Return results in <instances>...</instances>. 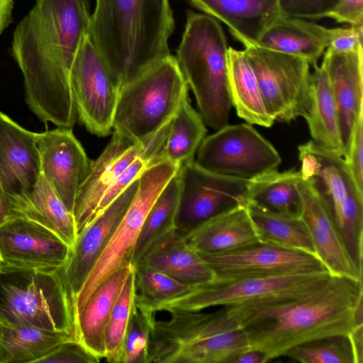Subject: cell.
I'll return each mask as SVG.
<instances>
[{"label": "cell", "instance_id": "obj_1", "mask_svg": "<svg viewBox=\"0 0 363 363\" xmlns=\"http://www.w3.org/2000/svg\"><path fill=\"white\" fill-rule=\"evenodd\" d=\"M91 16L89 0H35L13 32L11 54L27 104L45 123L72 128L75 123L70 71Z\"/></svg>", "mask_w": 363, "mask_h": 363}, {"label": "cell", "instance_id": "obj_2", "mask_svg": "<svg viewBox=\"0 0 363 363\" xmlns=\"http://www.w3.org/2000/svg\"><path fill=\"white\" fill-rule=\"evenodd\" d=\"M362 279L334 276L306 294L227 306L250 348L268 361L315 339L349 335L363 324Z\"/></svg>", "mask_w": 363, "mask_h": 363}, {"label": "cell", "instance_id": "obj_3", "mask_svg": "<svg viewBox=\"0 0 363 363\" xmlns=\"http://www.w3.org/2000/svg\"><path fill=\"white\" fill-rule=\"evenodd\" d=\"M88 36L121 88L171 55L169 0H95Z\"/></svg>", "mask_w": 363, "mask_h": 363}, {"label": "cell", "instance_id": "obj_4", "mask_svg": "<svg viewBox=\"0 0 363 363\" xmlns=\"http://www.w3.org/2000/svg\"><path fill=\"white\" fill-rule=\"evenodd\" d=\"M167 320H150L147 363H231L250 348L242 328L226 308L170 310Z\"/></svg>", "mask_w": 363, "mask_h": 363}, {"label": "cell", "instance_id": "obj_5", "mask_svg": "<svg viewBox=\"0 0 363 363\" xmlns=\"http://www.w3.org/2000/svg\"><path fill=\"white\" fill-rule=\"evenodd\" d=\"M177 61L190 86L205 124H228L232 107L228 79V40L215 18L188 11Z\"/></svg>", "mask_w": 363, "mask_h": 363}, {"label": "cell", "instance_id": "obj_6", "mask_svg": "<svg viewBox=\"0 0 363 363\" xmlns=\"http://www.w3.org/2000/svg\"><path fill=\"white\" fill-rule=\"evenodd\" d=\"M188 89L176 57L162 59L121 88L113 131L144 145L171 121Z\"/></svg>", "mask_w": 363, "mask_h": 363}, {"label": "cell", "instance_id": "obj_7", "mask_svg": "<svg viewBox=\"0 0 363 363\" xmlns=\"http://www.w3.org/2000/svg\"><path fill=\"white\" fill-rule=\"evenodd\" d=\"M0 322L75 333L73 301L60 269L0 265Z\"/></svg>", "mask_w": 363, "mask_h": 363}, {"label": "cell", "instance_id": "obj_8", "mask_svg": "<svg viewBox=\"0 0 363 363\" xmlns=\"http://www.w3.org/2000/svg\"><path fill=\"white\" fill-rule=\"evenodd\" d=\"M302 179L328 208L348 253L362 272L363 193L357 188L343 157L312 140L298 147Z\"/></svg>", "mask_w": 363, "mask_h": 363}, {"label": "cell", "instance_id": "obj_9", "mask_svg": "<svg viewBox=\"0 0 363 363\" xmlns=\"http://www.w3.org/2000/svg\"><path fill=\"white\" fill-rule=\"evenodd\" d=\"M179 169L177 164L162 162L147 167L139 177L133 199L76 297L74 317L109 275L133 264L136 244L146 216L160 192Z\"/></svg>", "mask_w": 363, "mask_h": 363}, {"label": "cell", "instance_id": "obj_10", "mask_svg": "<svg viewBox=\"0 0 363 363\" xmlns=\"http://www.w3.org/2000/svg\"><path fill=\"white\" fill-rule=\"evenodd\" d=\"M333 275L328 271L269 277L213 280L192 286L185 295L159 306L158 311H202L247 302L298 296L325 284Z\"/></svg>", "mask_w": 363, "mask_h": 363}, {"label": "cell", "instance_id": "obj_11", "mask_svg": "<svg viewBox=\"0 0 363 363\" xmlns=\"http://www.w3.org/2000/svg\"><path fill=\"white\" fill-rule=\"evenodd\" d=\"M243 52L257 79L266 109L274 121L290 122L310 108V64L303 59L255 43Z\"/></svg>", "mask_w": 363, "mask_h": 363}, {"label": "cell", "instance_id": "obj_12", "mask_svg": "<svg viewBox=\"0 0 363 363\" xmlns=\"http://www.w3.org/2000/svg\"><path fill=\"white\" fill-rule=\"evenodd\" d=\"M196 155L201 168L247 180L275 170L281 161L272 144L249 123L227 124L205 137Z\"/></svg>", "mask_w": 363, "mask_h": 363}, {"label": "cell", "instance_id": "obj_13", "mask_svg": "<svg viewBox=\"0 0 363 363\" xmlns=\"http://www.w3.org/2000/svg\"><path fill=\"white\" fill-rule=\"evenodd\" d=\"M178 174L180 193L175 225L183 235L208 219L247 206L252 180L207 171L195 160L182 165Z\"/></svg>", "mask_w": 363, "mask_h": 363}, {"label": "cell", "instance_id": "obj_14", "mask_svg": "<svg viewBox=\"0 0 363 363\" xmlns=\"http://www.w3.org/2000/svg\"><path fill=\"white\" fill-rule=\"evenodd\" d=\"M70 84L76 116L80 123L91 134L108 135L113 128L121 86L88 35L73 61Z\"/></svg>", "mask_w": 363, "mask_h": 363}, {"label": "cell", "instance_id": "obj_15", "mask_svg": "<svg viewBox=\"0 0 363 363\" xmlns=\"http://www.w3.org/2000/svg\"><path fill=\"white\" fill-rule=\"evenodd\" d=\"M199 255L217 279L328 271L316 255L261 240L220 253Z\"/></svg>", "mask_w": 363, "mask_h": 363}, {"label": "cell", "instance_id": "obj_16", "mask_svg": "<svg viewBox=\"0 0 363 363\" xmlns=\"http://www.w3.org/2000/svg\"><path fill=\"white\" fill-rule=\"evenodd\" d=\"M71 247L45 226L16 217L0 225V265L40 270L61 269Z\"/></svg>", "mask_w": 363, "mask_h": 363}, {"label": "cell", "instance_id": "obj_17", "mask_svg": "<svg viewBox=\"0 0 363 363\" xmlns=\"http://www.w3.org/2000/svg\"><path fill=\"white\" fill-rule=\"evenodd\" d=\"M41 174L72 213L79 187L86 179L91 161L72 128H59L35 133Z\"/></svg>", "mask_w": 363, "mask_h": 363}, {"label": "cell", "instance_id": "obj_18", "mask_svg": "<svg viewBox=\"0 0 363 363\" xmlns=\"http://www.w3.org/2000/svg\"><path fill=\"white\" fill-rule=\"evenodd\" d=\"M138 186V179L97 214L78 234L70 256L60 269L73 305L87 277L109 243L133 199Z\"/></svg>", "mask_w": 363, "mask_h": 363}, {"label": "cell", "instance_id": "obj_19", "mask_svg": "<svg viewBox=\"0 0 363 363\" xmlns=\"http://www.w3.org/2000/svg\"><path fill=\"white\" fill-rule=\"evenodd\" d=\"M40 174L35 133L0 111V182L11 204L33 189Z\"/></svg>", "mask_w": 363, "mask_h": 363}, {"label": "cell", "instance_id": "obj_20", "mask_svg": "<svg viewBox=\"0 0 363 363\" xmlns=\"http://www.w3.org/2000/svg\"><path fill=\"white\" fill-rule=\"evenodd\" d=\"M140 156L146 158L144 145L113 131L104 150L91 161L89 173L77 192L72 212L77 234L92 220L106 190Z\"/></svg>", "mask_w": 363, "mask_h": 363}, {"label": "cell", "instance_id": "obj_21", "mask_svg": "<svg viewBox=\"0 0 363 363\" xmlns=\"http://www.w3.org/2000/svg\"><path fill=\"white\" fill-rule=\"evenodd\" d=\"M298 188L302 198L300 218L312 238L317 257L330 274L362 279V272L350 257L328 208L306 181L302 179Z\"/></svg>", "mask_w": 363, "mask_h": 363}, {"label": "cell", "instance_id": "obj_22", "mask_svg": "<svg viewBox=\"0 0 363 363\" xmlns=\"http://www.w3.org/2000/svg\"><path fill=\"white\" fill-rule=\"evenodd\" d=\"M322 62L328 74L337 108L345 159L354 125L363 113V50L339 53L327 48Z\"/></svg>", "mask_w": 363, "mask_h": 363}, {"label": "cell", "instance_id": "obj_23", "mask_svg": "<svg viewBox=\"0 0 363 363\" xmlns=\"http://www.w3.org/2000/svg\"><path fill=\"white\" fill-rule=\"evenodd\" d=\"M194 7L224 23L243 45L281 16L279 0H187Z\"/></svg>", "mask_w": 363, "mask_h": 363}, {"label": "cell", "instance_id": "obj_24", "mask_svg": "<svg viewBox=\"0 0 363 363\" xmlns=\"http://www.w3.org/2000/svg\"><path fill=\"white\" fill-rule=\"evenodd\" d=\"M255 44L303 59L315 67L328 47V28L313 21L280 16L259 34Z\"/></svg>", "mask_w": 363, "mask_h": 363}, {"label": "cell", "instance_id": "obj_25", "mask_svg": "<svg viewBox=\"0 0 363 363\" xmlns=\"http://www.w3.org/2000/svg\"><path fill=\"white\" fill-rule=\"evenodd\" d=\"M133 269L134 264L129 265L109 275L75 315L77 340L100 360L105 356L106 330L112 310Z\"/></svg>", "mask_w": 363, "mask_h": 363}, {"label": "cell", "instance_id": "obj_26", "mask_svg": "<svg viewBox=\"0 0 363 363\" xmlns=\"http://www.w3.org/2000/svg\"><path fill=\"white\" fill-rule=\"evenodd\" d=\"M137 264L162 272L191 286L215 278L209 266L177 230L153 243Z\"/></svg>", "mask_w": 363, "mask_h": 363}, {"label": "cell", "instance_id": "obj_27", "mask_svg": "<svg viewBox=\"0 0 363 363\" xmlns=\"http://www.w3.org/2000/svg\"><path fill=\"white\" fill-rule=\"evenodd\" d=\"M183 236L199 254L220 253L259 240L247 206L208 219Z\"/></svg>", "mask_w": 363, "mask_h": 363}, {"label": "cell", "instance_id": "obj_28", "mask_svg": "<svg viewBox=\"0 0 363 363\" xmlns=\"http://www.w3.org/2000/svg\"><path fill=\"white\" fill-rule=\"evenodd\" d=\"M13 218L21 217L50 229L71 248L77 238L74 216L40 174L33 189L11 204Z\"/></svg>", "mask_w": 363, "mask_h": 363}, {"label": "cell", "instance_id": "obj_29", "mask_svg": "<svg viewBox=\"0 0 363 363\" xmlns=\"http://www.w3.org/2000/svg\"><path fill=\"white\" fill-rule=\"evenodd\" d=\"M311 74L310 108L304 116L312 140L344 157L337 111L326 68L322 62Z\"/></svg>", "mask_w": 363, "mask_h": 363}, {"label": "cell", "instance_id": "obj_30", "mask_svg": "<svg viewBox=\"0 0 363 363\" xmlns=\"http://www.w3.org/2000/svg\"><path fill=\"white\" fill-rule=\"evenodd\" d=\"M228 89L237 115L250 125L270 128L274 123L267 112L257 79L243 50L229 47Z\"/></svg>", "mask_w": 363, "mask_h": 363}, {"label": "cell", "instance_id": "obj_31", "mask_svg": "<svg viewBox=\"0 0 363 363\" xmlns=\"http://www.w3.org/2000/svg\"><path fill=\"white\" fill-rule=\"evenodd\" d=\"M206 132L202 117L192 107L187 98L169 122L162 147L148 167L162 162H169L180 167L194 161Z\"/></svg>", "mask_w": 363, "mask_h": 363}, {"label": "cell", "instance_id": "obj_32", "mask_svg": "<svg viewBox=\"0 0 363 363\" xmlns=\"http://www.w3.org/2000/svg\"><path fill=\"white\" fill-rule=\"evenodd\" d=\"M72 339H77L75 333L32 325H3L0 363H38L59 345Z\"/></svg>", "mask_w": 363, "mask_h": 363}, {"label": "cell", "instance_id": "obj_33", "mask_svg": "<svg viewBox=\"0 0 363 363\" xmlns=\"http://www.w3.org/2000/svg\"><path fill=\"white\" fill-rule=\"evenodd\" d=\"M301 179L300 170H273L252 180L249 202L274 213L300 218L302 198L298 183Z\"/></svg>", "mask_w": 363, "mask_h": 363}, {"label": "cell", "instance_id": "obj_34", "mask_svg": "<svg viewBox=\"0 0 363 363\" xmlns=\"http://www.w3.org/2000/svg\"><path fill=\"white\" fill-rule=\"evenodd\" d=\"M247 208L259 240L316 255L312 238L301 218L274 213L250 202Z\"/></svg>", "mask_w": 363, "mask_h": 363}, {"label": "cell", "instance_id": "obj_35", "mask_svg": "<svg viewBox=\"0 0 363 363\" xmlns=\"http://www.w3.org/2000/svg\"><path fill=\"white\" fill-rule=\"evenodd\" d=\"M180 181L178 172L169 181L150 208L136 244L133 264L157 240L176 230Z\"/></svg>", "mask_w": 363, "mask_h": 363}, {"label": "cell", "instance_id": "obj_36", "mask_svg": "<svg viewBox=\"0 0 363 363\" xmlns=\"http://www.w3.org/2000/svg\"><path fill=\"white\" fill-rule=\"evenodd\" d=\"M134 304L154 315L159 306L186 294L192 288L162 272L139 264L134 265Z\"/></svg>", "mask_w": 363, "mask_h": 363}, {"label": "cell", "instance_id": "obj_37", "mask_svg": "<svg viewBox=\"0 0 363 363\" xmlns=\"http://www.w3.org/2000/svg\"><path fill=\"white\" fill-rule=\"evenodd\" d=\"M135 298L134 269L128 276L113 306L105 335L104 359L110 363H123L127 328Z\"/></svg>", "mask_w": 363, "mask_h": 363}, {"label": "cell", "instance_id": "obj_38", "mask_svg": "<svg viewBox=\"0 0 363 363\" xmlns=\"http://www.w3.org/2000/svg\"><path fill=\"white\" fill-rule=\"evenodd\" d=\"M284 357L301 363H356L349 335L315 339L289 350Z\"/></svg>", "mask_w": 363, "mask_h": 363}, {"label": "cell", "instance_id": "obj_39", "mask_svg": "<svg viewBox=\"0 0 363 363\" xmlns=\"http://www.w3.org/2000/svg\"><path fill=\"white\" fill-rule=\"evenodd\" d=\"M155 315L133 305L125 337L123 363H147L150 324Z\"/></svg>", "mask_w": 363, "mask_h": 363}, {"label": "cell", "instance_id": "obj_40", "mask_svg": "<svg viewBox=\"0 0 363 363\" xmlns=\"http://www.w3.org/2000/svg\"><path fill=\"white\" fill-rule=\"evenodd\" d=\"M337 0H279L281 16L296 17L310 21L324 18Z\"/></svg>", "mask_w": 363, "mask_h": 363}, {"label": "cell", "instance_id": "obj_41", "mask_svg": "<svg viewBox=\"0 0 363 363\" xmlns=\"http://www.w3.org/2000/svg\"><path fill=\"white\" fill-rule=\"evenodd\" d=\"M147 167V160L144 156L137 157L106 190L96 209L93 218L138 179Z\"/></svg>", "mask_w": 363, "mask_h": 363}, {"label": "cell", "instance_id": "obj_42", "mask_svg": "<svg viewBox=\"0 0 363 363\" xmlns=\"http://www.w3.org/2000/svg\"><path fill=\"white\" fill-rule=\"evenodd\" d=\"M100 359L77 339L67 340L38 363H97Z\"/></svg>", "mask_w": 363, "mask_h": 363}, {"label": "cell", "instance_id": "obj_43", "mask_svg": "<svg viewBox=\"0 0 363 363\" xmlns=\"http://www.w3.org/2000/svg\"><path fill=\"white\" fill-rule=\"evenodd\" d=\"M328 49L335 52L351 53L362 50L363 26L328 28Z\"/></svg>", "mask_w": 363, "mask_h": 363}, {"label": "cell", "instance_id": "obj_44", "mask_svg": "<svg viewBox=\"0 0 363 363\" xmlns=\"http://www.w3.org/2000/svg\"><path fill=\"white\" fill-rule=\"evenodd\" d=\"M345 160L358 189L363 193V113L354 125L350 150Z\"/></svg>", "mask_w": 363, "mask_h": 363}, {"label": "cell", "instance_id": "obj_45", "mask_svg": "<svg viewBox=\"0 0 363 363\" xmlns=\"http://www.w3.org/2000/svg\"><path fill=\"white\" fill-rule=\"evenodd\" d=\"M325 18L348 26H363V0H337Z\"/></svg>", "mask_w": 363, "mask_h": 363}, {"label": "cell", "instance_id": "obj_46", "mask_svg": "<svg viewBox=\"0 0 363 363\" xmlns=\"http://www.w3.org/2000/svg\"><path fill=\"white\" fill-rule=\"evenodd\" d=\"M267 355L261 350L248 348L238 354L231 363H266Z\"/></svg>", "mask_w": 363, "mask_h": 363}, {"label": "cell", "instance_id": "obj_47", "mask_svg": "<svg viewBox=\"0 0 363 363\" xmlns=\"http://www.w3.org/2000/svg\"><path fill=\"white\" fill-rule=\"evenodd\" d=\"M350 338L356 363L363 362V324L357 325L349 335Z\"/></svg>", "mask_w": 363, "mask_h": 363}, {"label": "cell", "instance_id": "obj_48", "mask_svg": "<svg viewBox=\"0 0 363 363\" xmlns=\"http://www.w3.org/2000/svg\"><path fill=\"white\" fill-rule=\"evenodd\" d=\"M14 0H0V35L12 21Z\"/></svg>", "mask_w": 363, "mask_h": 363}, {"label": "cell", "instance_id": "obj_49", "mask_svg": "<svg viewBox=\"0 0 363 363\" xmlns=\"http://www.w3.org/2000/svg\"><path fill=\"white\" fill-rule=\"evenodd\" d=\"M13 218L11 201L0 182V225Z\"/></svg>", "mask_w": 363, "mask_h": 363}, {"label": "cell", "instance_id": "obj_50", "mask_svg": "<svg viewBox=\"0 0 363 363\" xmlns=\"http://www.w3.org/2000/svg\"><path fill=\"white\" fill-rule=\"evenodd\" d=\"M2 329H3V325L0 322V341H1V333H2Z\"/></svg>", "mask_w": 363, "mask_h": 363}]
</instances>
